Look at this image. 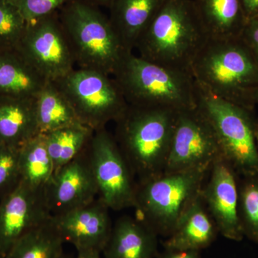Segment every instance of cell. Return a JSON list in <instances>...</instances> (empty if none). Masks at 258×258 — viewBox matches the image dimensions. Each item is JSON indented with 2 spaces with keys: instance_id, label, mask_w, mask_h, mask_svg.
Here are the masks:
<instances>
[{
  "instance_id": "30bf717a",
  "label": "cell",
  "mask_w": 258,
  "mask_h": 258,
  "mask_svg": "<svg viewBox=\"0 0 258 258\" xmlns=\"http://www.w3.org/2000/svg\"><path fill=\"white\" fill-rule=\"evenodd\" d=\"M15 49L47 81H55L75 69L74 55L57 12L27 23Z\"/></svg>"
},
{
  "instance_id": "6da1fadb",
  "label": "cell",
  "mask_w": 258,
  "mask_h": 258,
  "mask_svg": "<svg viewBox=\"0 0 258 258\" xmlns=\"http://www.w3.org/2000/svg\"><path fill=\"white\" fill-rule=\"evenodd\" d=\"M208 40L193 0H164L134 50L145 60L191 74V64Z\"/></svg>"
},
{
  "instance_id": "ffe728a7",
  "label": "cell",
  "mask_w": 258,
  "mask_h": 258,
  "mask_svg": "<svg viewBox=\"0 0 258 258\" xmlns=\"http://www.w3.org/2000/svg\"><path fill=\"white\" fill-rule=\"evenodd\" d=\"M208 38L240 37L247 23L241 0H193Z\"/></svg>"
},
{
  "instance_id": "f1b7e54d",
  "label": "cell",
  "mask_w": 258,
  "mask_h": 258,
  "mask_svg": "<svg viewBox=\"0 0 258 258\" xmlns=\"http://www.w3.org/2000/svg\"><path fill=\"white\" fill-rule=\"evenodd\" d=\"M71 0H10L27 23L57 13Z\"/></svg>"
},
{
  "instance_id": "83f0119b",
  "label": "cell",
  "mask_w": 258,
  "mask_h": 258,
  "mask_svg": "<svg viewBox=\"0 0 258 258\" xmlns=\"http://www.w3.org/2000/svg\"><path fill=\"white\" fill-rule=\"evenodd\" d=\"M20 148L0 146V200L13 192L22 182Z\"/></svg>"
},
{
  "instance_id": "9c48e42d",
  "label": "cell",
  "mask_w": 258,
  "mask_h": 258,
  "mask_svg": "<svg viewBox=\"0 0 258 258\" xmlns=\"http://www.w3.org/2000/svg\"><path fill=\"white\" fill-rule=\"evenodd\" d=\"M87 153L98 198L115 211L134 208L137 181L114 137L106 128L96 131Z\"/></svg>"
},
{
  "instance_id": "2e32d148",
  "label": "cell",
  "mask_w": 258,
  "mask_h": 258,
  "mask_svg": "<svg viewBox=\"0 0 258 258\" xmlns=\"http://www.w3.org/2000/svg\"><path fill=\"white\" fill-rule=\"evenodd\" d=\"M158 235L137 216L119 217L101 254L103 258H155Z\"/></svg>"
},
{
  "instance_id": "5bb4252c",
  "label": "cell",
  "mask_w": 258,
  "mask_h": 258,
  "mask_svg": "<svg viewBox=\"0 0 258 258\" xmlns=\"http://www.w3.org/2000/svg\"><path fill=\"white\" fill-rule=\"evenodd\" d=\"M44 192L52 216L81 208L98 198L87 149L79 157L55 170L44 188Z\"/></svg>"
},
{
  "instance_id": "e575fe53",
  "label": "cell",
  "mask_w": 258,
  "mask_h": 258,
  "mask_svg": "<svg viewBox=\"0 0 258 258\" xmlns=\"http://www.w3.org/2000/svg\"><path fill=\"white\" fill-rule=\"evenodd\" d=\"M254 136H255L256 143L258 148V121L256 122L255 130H254Z\"/></svg>"
},
{
  "instance_id": "1f68e13d",
  "label": "cell",
  "mask_w": 258,
  "mask_h": 258,
  "mask_svg": "<svg viewBox=\"0 0 258 258\" xmlns=\"http://www.w3.org/2000/svg\"><path fill=\"white\" fill-rule=\"evenodd\" d=\"M247 20L258 19V0H241Z\"/></svg>"
},
{
  "instance_id": "7a4b0ae2",
  "label": "cell",
  "mask_w": 258,
  "mask_h": 258,
  "mask_svg": "<svg viewBox=\"0 0 258 258\" xmlns=\"http://www.w3.org/2000/svg\"><path fill=\"white\" fill-rule=\"evenodd\" d=\"M191 74L215 96L254 111L258 63L240 37L208 38L191 64Z\"/></svg>"
},
{
  "instance_id": "d4e9b609",
  "label": "cell",
  "mask_w": 258,
  "mask_h": 258,
  "mask_svg": "<svg viewBox=\"0 0 258 258\" xmlns=\"http://www.w3.org/2000/svg\"><path fill=\"white\" fill-rule=\"evenodd\" d=\"M22 181L31 187L45 188L55 172L45 137L39 134L20 148Z\"/></svg>"
},
{
  "instance_id": "8d00e7d4",
  "label": "cell",
  "mask_w": 258,
  "mask_h": 258,
  "mask_svg": "<svg viewBox=\"0 0 258 258\" xmlns=\"http://www.w3.org/2000/svg\"><path fill=\"white\" fill-rule=\"evenodd\" d=\"M60 258H68L67 257H66V256L64 255V254H62V256H61Z\"/></svg>"
},
{
  "instance_id": "484cf974",
  "label": "cell",
  "mask_w": 258,
  "mask_h": 258,
  "mask_svg": "<svg viewBox=\"0 0 258 258\" xmlns=\"http://www.w3.org/2000/svg\"><path fill=\"white\" fill-rule=\"evenodd\" d=\"M239 218L244 237L258 243V175L239 177Z\"/></svg>"
},
{
  "instance_id": "3957f363",
  "label": "cell",
  "mask_w": 258,
  "mask_h": 258,
  "mask_svg": "<svg viewBox=\"0 0 258 258\" xmlns=\"http://www.w3.org/2000/svg\"><path fill=\"white\" fill-rule=\"evenodd\" d=\"M177 113L169 108L128 105L115 122L113 137L137 181L164 173Z\"/></svg>"
},
{
  "instance_id": "277c9868",
  "label": "cell",
  "mask_w": 258,
  "mask_h": 258,
  "mask_svg": "<svg viewBox=\"0 0 258 258\" xmlns=\"http://www.w3.org/2000/svg\"><path fill=\"white\" fill-rule=\"evenodd\" d=\"M112 77L128 105L180 111L197 106L196 86L190 73L154 63L126 52Z\"/></svg>"
},
{
  "instance_id": "8992f818",
  "label": "cell",
  "mask_w": 258,
  "mask_h": 258,
  "mask_svg": "<svg viewBox=\"0 0 258 258\" xmlns=\"http://www.w3.org/2000/svg\"><path fill=\"white\" fill-rule=\"evenodd\" d=\"M195 86L197 106L212 125L223 159L240 177L258 175L254 111L215 96L196 81Z\"/></svg>"
},
{
  "instance_id": "7c38bea8",
  "label": "cell",
  "mask_w": 258,
  "mask_h": 258,
  "mask_svg": "<svg viewBox=\"0 0 258 258\" xmlns=\"http://www.w3.org/2000/svg\"><path fill=\"white\" fill-rule=\"evenodd\" d=\"M239 176L224 159L215 161L204 183L201 196L217 230L225 238H244L238 214Z\"/></svg>"
},
{
  "instance_id": "44dd1931",
  "label": "cell",
  "mask_w": 258,
  "mask_h": 258,
  "mask_svg": "<svg viewBox=\"0 0 258 258\" xmlns=\"http://www.w3.org/2000/svg\"><path fill=\"white\" fill-rule=\"evenodd\" d=\"M47 81L16 49H0V96L35 98Z\"/></svg>"
},
{
  "instance_id": "603a6c76",
  "label": "cell",
  "mask_w": 258,
  "mask_h": 258,
  "mask_svg": "<svg viewBox=\"0 0 258 258\" xmlns=\"http://www.w3.org/2000/svg\"><path fill=\"white\" fill-rule=\"evenodd\" d=\"M64 242L51 217L20 237L5 258H60Z\"/></svg>"
},
{
  "instance_id": "5b68a950",
  "label": "cell",
  "mask_w": 258,
  "mask_h": 258,
  "mask_svg": "<svg viewBox=\"0 0 258 258\" xmlns=\"http://www.w3.org/2000/svg\"><path fill=\"white\" fill-rule=\"evenodd\" d=\"M58 17L79 69L113 76L128 52L109 18L86 0H71Z\"/></svg>"
},
{
  "instance_id": "52a82bcc",
  "label": "cell",
  "mask_w": 258,
  "mask_h": 258,
  "mask_svg": "<svg viewBox=\"0 0 258 258\" xmlns=\"http://www.w3.org/2000/svg\"><path fill=\"white\" fill-rule=\"evenodd\" d=\"M210 170L162 174L137 181L136 216L158 235L169 237L180 217L201 191Z\"/></svg>"
},
{
  "instance_id": "4316f807",
  "label": "cell",
  "mask_w": 258,
  "mask_h": 258,
  "mask_svg": "<svg viewBox=\"0 0 258 258\" xmlns=\"http://www.w3.org/2000/svg\"><path fill=\"white\" fill-rule=\"evenodd\" d=\"M26 25L10 0H0V49H15Z\"/></svg>"
},
{
  "instance_id": "4dcf8cb0",
  "label": "cell",
  "mask_w": 258,
  "mask_h": 258,
  "mask_svg": "<svg viewBox=\"0 0 258 258\" xmlns=\"http://www.w3.org/2000/svg\"><path fill=\"white\" fill-rule=\"evenodd\" d=\"M159 258H201L200 251L174 250L165 249L164 253Z\"/></svg>"
},
{
  "instance_id": "d6a6232c",
  "label": "cell",
  "mask_w": 258,
  "mask_h": 258,
  "mask_svg": "<svg viewBox=\"0 0 258 258\" xmlns=\"http://www.w3.org/2000/svg\"><path fill=\"white\" fill-rule=\"evenodd\" d=\"M76 258H103L101 253L92 250L78 251V255Z\"/></svg>"
},
{
  "instance_id": "d590c367",
  "label": "cell",
  "mask_w": 258,
  "mask_h": 258,
  "mask_svg": "<svg viewBox=\"0 0 258 258\" xmlns=\"http://www.w3.org/2000/svg\"><path fill=\"white\" fill-rule=\"evenodd\" d=\"M255 103L256 105L258 104V92L257 93V94H256L255 96Z\"/></svg>"
},
{
  "instance_id": "8fae6325",
  "label": "cell",
  "mask_w": 258,
  "mask_h": 258,
  "mask_svg": "<svg viewBox=\"0 0 258 258\" xmlns=\"http://www.w3.org/2000/svg\"><path fill=\"white\" fill-rule=\"evenodd\" d=\"M220 159L223 157L215 132L198 106L178 111L163 174L210 170Z\"/></svg>"
},
{
  "instance_id": "836d02e7",
  "label": "cell",
  "mask_w": 258,
  "mask_h": 258,
  "mask_svg": "<svg viewBox=\"0 0 258 258\" xmlns=\"http://www.w3.org/2000/svg\"><path fill=\"white\" fill-rule=\"evenodd\" d=\"M113 1V0H89L88 2L95 3L96 5H102V6L110 7Z\"/></svg>"
},
{
  "instance_id": "d6986e66",
  "label": "cell",
  "mask_w": 258,
  "mask_h": 258,
  "mask_svg": "<svg viewBox=\"0 0 258 258\" xmlns=\"http://www.w3.org/2000/svg\"><path fill=\"white\" fill-rule=\"evenodd\" d=\"M164 0H113L109 20L122 45L132 52Z\"/></svg>"
},
{
  "instance_id": "7402d4cb",
  "label": "cell",
  "mask_w": 258,
  "mask_h": 258,
  "mask_svg": "<svg viewBox=\"0 0 258 258\" xmlns=\"http://www.w3.org/2000/svg\"><path fill=\"white\" fill-rule=\"evenodd\" d=\"M39 133L46 134L69 125L82 123L62 91L48 81L36 96Z\"/></svg>"
},
{
  "instance_id": "f546056e",
  "label": "cell",
  "mask_w": 258,
  "mask_h": 258,
  "mask_svg": "<svg viewBox=\"0 0 258 258\" xmlns=\"http://www.w3.org/2000/svg\"><path fill=\"white\" fill-rule=\"evenodd\" d=\"M240 37L258 63V19L247 20Z\"/></svg>"
},
{
  "instance_id": "e0dca14e",
  "label": "cell",
  "mask_w": 258,
  "mask_h": 258,
  "mask_svg": "<svg viewBox=\"0 0 258 258\" xmlns=\"http://www.w3.org/2000/svg\"><path fill=\"white\" fill-rule=\"evenodd\" d=\"M218 232L200 191L180 217L175 228L163 244L165 249L200 251L215 241Z\"/></svg>"
},
{
  "instance_id": "ba28073f",
  "label": "cell",
  "mask_w": 258,
  "mask_h": 258,
  "mask_svg": "<svg viewBox=\"0 0 258 258\" xmlns=\"http://www.w3.org/2000/svg\"><path fill=\"white\" fill-rule=\"evenodd\" d=\"M74 108L80 121L93 130L117 121L128 108L112 76L88 69H74L53 81Z\"/></svg>"
},
{
  "instance_id": "ac0fdd59",
  "label": "cell",
  "mask_w": 258,
  "mask_h": 258,
  "mask_svg": "<svg viewBox=\"0 0 258 258\" xmlns=\"http://www.w3.org/2000/svg\"><path fill=\"white\" fill-rule=\"evenodd\" d=\"M39 134L36 97L0 96V146L20 147Z\"/></svg>"
},
{
  "instance_id": "4fadbf2b",
  "label": "cell",
  "mask_w": 258,
  "mask_h": 258,
  "mask_svg": "<svg viewBox=\"0 0 258 258\" xmlns=\"http://www.w3.org/2000/svg\"><path fill=\"white\" fill-rule=\"evenodd\" d=\"M51 217L44 188L31 187L22 181L0 200V255L5 257L20 237Z\"/></svg>"
},
{
  "instance_id": "74e56055",
  "label": "cell",
  "mask_w": 258,
  "mask_h": 258,
  "mask_svg": "<svg viewBox=\"0 0 258 258\" xmlns=\"http://www.w3.org/2000/svg\"><path fill=\"white\" fill-rule=\"evenodd\" d=\"M0 258H5V257H3V256L0 255Z\"/></svg>"
},
{
  "instance_id": "cb8c5ba5",
  "label": "cell",
  "mask_w": 258,
  "mask_h": 258,
  "mask_svg": "<svg viewBox=\"0 0 258 258\" xmlns=\"http://www.w3.org/2000/svg\"><path fill=\"white\" fill-rule=\"evenodd\" d=\"M95 131L77 123L43 134L55 171L79 157L87 149Z\"/></svg>"
},
{
  "instance_id": "9a60e30c",
  "label": "cell",
  "mask_w": 258,
  "mask_h": 258,
  "mask_svg": "<svg viewBox=\"0 0 258 258\" xmlns=\"http://www.w3.org/2000/svg\"><path fill=\"white\" fill-rule=\"evenodd\" d=\"M110 209L99 198L71 211L52 216V222L64 242L77 251L102 253L112 230Z\"/></svg>"
}]
</instances>
